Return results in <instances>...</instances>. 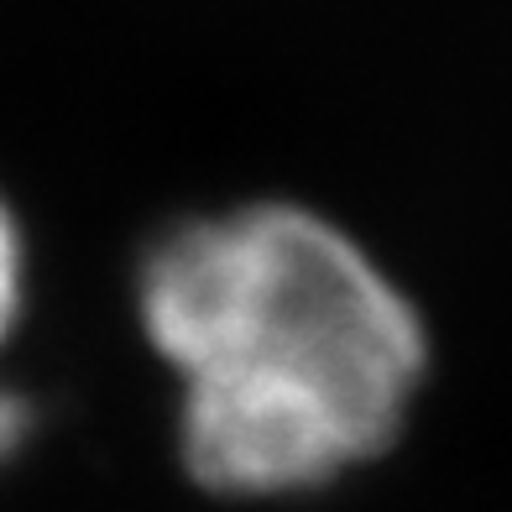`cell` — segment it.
I'll return each instance as SVG.
<instances>
[{
  "label": "cell",
  "instance_id": "obj_1",
  "mask_svg": "<svg viewBox=\"0 0 512 512\" xmlns=\"http://www.w3.org/2000/svg\"><path fill=\"white\" fill-rule=\"evenodd\" d=\"M147 335L183 377V455L215 492H304L392 445L424 324L330 220L251 204L173 230L142 272Z\"/></svg>",
  "mask_w": 512,
  "mask_h": 512
},
{
  "label": "cell",
  "instance_id": "obj_2",
  "mask_svg": "<svg viewBox=\"0 0 512 512\" xmlns=\"http://www.w3.org/2000/svg\"><path fill=\"white\" fill-rule=\"evenodd\" d=\"M16 309H21V236L11 209L0 204V340L16 324Z\"/></svg>",
  "mask_w": 512,
  "mask_h": 512
},
{
  "label": "cell",
  "instance_id": "obj_3",
  "mask_svg": "<svg viewBox=\"0 0 512 512\" xmlns=\"http://www.w3.org/2000/svg\"><path fill=\"white\" fill-rule=\"evenodd\" d=\"M21 434H27V408L0 392V455H11L21 445Z\"/></svg>",
  "mask_w": 512,
  "mask_h": 512
}]
</instances>
